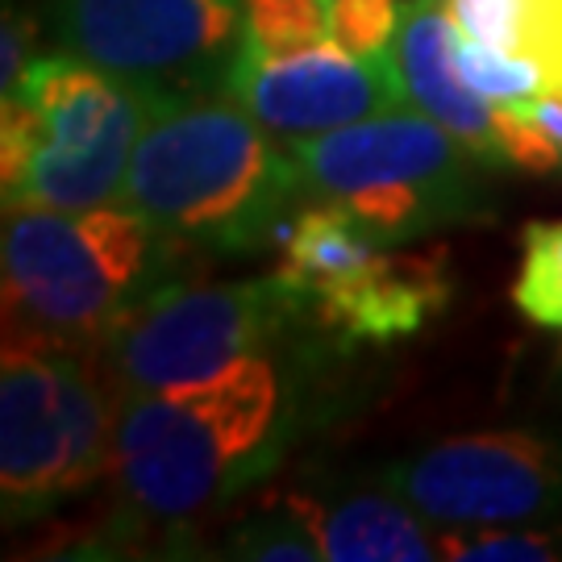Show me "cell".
Here are the masks:
<instances>
[{
	"label": "cell",
	"mask_w": 562,
	"mask_h": 562,
	"mask_svg": "<svg viewBox=\"0 0 562 562\" xmlns=\"http://www.w3.org/2000/svg\"><path fill=\"white\" fill-rule=\"evenodd\" d=\"M304 201L288 142L229 97L155 101L121 188L125 209L188 255H259Z\"/></svg>",
	"instance_id": "6da1fadb"
},
{
	"label": "cell",
	"mask_w": 562,
	"mask_h": 562,
	"mask_svg": "<svg viewBox=\"0 0 562 562\" xmlns=\"http://www.w3.org/2000/svg\"><path fill=\"white\" fill-rule=\"evenodd\" d=\"M288 417L271 355L121 401L109 462L121 508L146 525H183L217 508L280 462Z\"/></svg>",
	"instance_id": "7a4b0ae2"
},
{
	"label": "cell",
	"mask_w": 562,
	"mask_h": 562,
	"mask_svg": "<svg viewBox=\"0 0 562 562\" xmlns=\"http://www.w3.org/2000/svg\"><path fill=\"white\" fill-rule=\"evenodd\" d=\"M192 259L125 204H4V341L101 355L113 325Z\"/></svg>",
	"instance_id": "3957f363"
},
{
	"label": "cell",
	"mask_w": 562,
	"mask_h": 562,
	"mask_svg": "<svg viewBox=\"0 0 562 562\" xmlns=\"http://www.w3.org/2000/svg\"><path fill=\"white\" fill-rule=\"evenodd\" d=\"M288 150L301 171L304 201H341L387 246L487 217L480 180L487 162L417 109L355 121L292 142Z\"/></svg>",
	"instance_id": "277c9868"
},
{
	"label": "cell",
	"mask_w": 562,
	"mask_h": 562,
	"mask_svg": "<svg viewBox=\"0 0 562 562\" xmlns=\"http://www.w3.org/2000/svg\"><path fill=\"white\" fill-rule=\"evenodd\" d=\"M117 401L101 359L67 346L4 341L0 362V508L34 521L109 475Z\"/></svg>",
	"instance_id": "5b68a950"
},
{
	"label": "cell",
	"mask_w": 562,
	"mask_h": 562,
	"mask_svg": "<svg viewBox=\"0 0 562 562\" xmlns=\"http://www.w3.org/2000/svg\"><path fill=\"white\" fill-rule=\"evenodd\" d=\"M301 325H313L308 301L280 271L241 283L171 280L113 325L97 359L121 404L209 380L246 355H271Z\"/></svg>",
	"instance_id": "8992f818"
},
{
	"label": "cell",
	"mask_w": 562,
	"mask_h": 562,
	"mask_svg": "<svg viewBox=\"0 0 562 562\" xmlns=\"http://www.w3.org/2000/svg\"><path fill=\"white\" fill-rule=\"evenodd\" d=\"M13 92L38 113V146L18 183L4 188V204L63 213L117 204L155 97L67 50L38 55Z\"/></svg>",
	"instance_id": "52a82bcc"
},
{
	"label": "cell",
	"mask_w": 562,
	"mask_h": 562,
	"mask_svg": "<svg viewBox=\"0 0 562 562\" xmlns=\"http://www.w3.org/2000/svg\"><path fill=\"white\" fill-rule=\"evenodd\" d=\"M59 50L167 97H225L241 0H50Z\"/></svg>",
	"instance_id": "ba28073f"
},
{
	"label": "cell",
	"mask_w": 562,
	"mask_h": 562,
	"mask_svg": "<svg viewBox=\"0 0 562 562\" xmlns=\"http://www.w3.org/2000/svg\"><path fill=\"white\" fill-rule=\"evenodd\" d=\"M380 483L438 529L562 513V429H487L380 467Z\"/></svg>",
	"instance_id": "9c48e42d"
},
{
	"label": "cell",
	"mask_w": 562,
	"mask_h": 562,
	"mask_svg": "<svg viewBox=\"0 0 562 562\" xmlns=\"http://www.w3.org/2000/svg\"><path fill=\"white\" fill-rule=\"evenodd\" d=\"M225 97L288 146L408 109L392 55L362 59L329 38L288 55H262L241 42L225 76Z\"/></svg>",
	"instance_id": "30bf717a"
},
{
	"label": "cell",
	"mask_w": 562,
	"mask_h": 562,
	"mask_svg": "<svg viewBox=\"0 0 562 562\" xmlns=\"http://www.w3.org/2000/svg\"><path fill=\"white\" fill-rule=\"evenodd\" d=\"M392 63L408 92V109L434 117L487 167H513L529 176L562 171L559 142L533 117L487 101L462 76L454 55V18L446 0H404L392 38Z\"/></svg>",
	"instance_id": "8fae6325"
},
{
	"label": "cell",
	"mask_w": 562,
	"mask_h": 562,
	"mask_svg": "<svg viewBox=\"0 0 562 562\" xmlns=\"http://www.w3.org/2000/svg\"><path fill=\"white\" fill-rule=\"evenodd\" d=\"M450 255L446 246L396 250L383 246L359 276L322 292L308 304L313 329L341 346H387L422 334L450 304Z\"/></svg>",
	"instance_id": "7c38bea8"
},
{
	"label": "cell",
	"mask_w": 562,
	"mask_h": 562,
	"mask_svg": "<svg viewBox=\"0 0 562 562\" xmlns=\"http://www.w3.org/2000/svg\"><path fill=\"white\" fill-rule=\"evenodd\" d=\"M292 508L313 529L329 562H434L438 550V525L425 521L413 504L396 496L387 483L359 487L341 496L317 492H283Z\"/></svg>",
	"instance_id": "4fadbf2b"
},
{
	"label": "cell",
	"mask_w": 562,
	"mask_h": 562,
	"mask_svg": "<svg viewBox=\"0 0 562 562\" xmlns=\"http://www.w3.org/2000/svg\"><path fill=\"white\" fill-rule=\"evenodd\" d=\"M462 38L542 71L546 97L562 101V0H446Z\"/></svg>",
	"instance_id": "5bb4252c"
},
{
	"label": "cell",
	"mask_w": 562,
	"mask_h": 562,
	"mask_svg": "<svg viewBox=\"0 0 562 562\" xmlns=\"http://www.w3.org/2000/svg\"><path fill=\"white\" fill-rule=\"evenodd\" d=\"M513 304L525 322L562 329V222H529L521 229Z\"/></svg>",
	"instance_id": "9a60e30c"
},
{
	"label": "cell",
	"mask_w": 562,
	"mask_h": 562,
	"mask_svg": "<svg viewBox=\"0 0 562 562\" xmlns=\"http://www.w3.org/2000/svg\"><path fill=\"white\" fill-rule=\"evenodd\" d=\"M329 38V0H241V42L288 55Z\"/></svg>",
	"instance_id": "2e32d148"
},
{
	"label": "cell",
	"mask_w": 562,
	"mask_h": 562,
	"mask_svg": "<svg viewBox=\"0 0 562 562\" xmlns=\"http://www.w3.org/2000/svg\"><path fill=\"white\" fill-rule=\"evenodd\" d=\"M229 554L238 559H288V562H308L322 559V546L313 538V529L304 517L292 508L288 496H271L259 504V513H250L246 521L229 533Z\"/></svg>",
	"instance_id": "e0dca14e"
},
{
	"label": "cell",
	"mask_w": 562,
	"mask_h": 562,
	"mask_svg": "<svg viewBox=\"0 0 562 562\" xmlns=\"http://www.w3.org/2000/svg\"><path fill=\"white\" fill-rule=\"evenodd\" d=\"M454 55H459L462 76L471 80L475 92H483L487 101L508 104V109H521V104L546 97L542 71L529 59H508L492 46H480V42L462 38L459 25H454Z\"/></svg>",
	"instance_id": "ac0fdd59"
},
{
	"label": "cell",
	"mask_w": 562,
	"mask_h": 562,
	"mask_svg": "<svg viewBox=\"0 0 562 562\" xmlns=\"http://www.w3.org/2000/svg\"><path fill=\"white\" fill-rule=\"evenodd\" d=\"M438 550L459 562H542L559 554L550 533L517 525H450L438 533Z\"/></svg>",
	"instance_id": "d6986e66"
},
{
	"label": "cell",
	"mask_w": 562,
	"mask_h": 562,
	"mask_svg": "<svg viewBox=\"0 0 562 562\" xmlns=\"http://www.w3.org/2000/svg\"><path fill=\"white\" fill-rule=\"evenodd\" d=\"M404 0H329V42L362 59L392 55Z\"/></svg>",
	"instance_id": "ffe728a7"
},
{
	"label": "cell",
	"mask_w": 562,
	"mask_h": 562,
	"mask_svg": "<svg viewBox=\"0 0 562 562\" xmlns=\"http://www.w3.org/2000/svg\"><path fill=\"white\" fill-rule=\"evenodd\" d=\"M34 42H38L34 18L18 13V9H4V38H0V92L4 97L18 88L25 67L34 63Z\"/></svg>",
	"instance_id": "44dd1931"
},
{
	"label": "cell",
	"mask_w": 562,
	"mask_h": 562,
	"mask_svg": "<svg viewBox=\"0 0 562 562\" xmlns=\"http://www.w3.org/2000/svg\"><path fill=\"white\" fill-rule=\"evenodd\" d=\"M517 113H525V117L538 121L546 134L559 142V150H562V101H554V97H538V101L521 104Z\"/></svg>",
	"instance_id": "7402d4cb"
},
{
	"label": "cell",
	"mask_w": 562,
	"mask_h": 562,
	"mask_svg": "<svg viewBox=\"0 0 562 562\" xmlns=\"http://www.w3.org/2000/svg\"><path fill=\"white\" fill-rule=\"evenodd\" d=\"M559 367H562V355H559Z\"/></svg>",
	"instance_id": "603a6c76"
}]
</instances>
